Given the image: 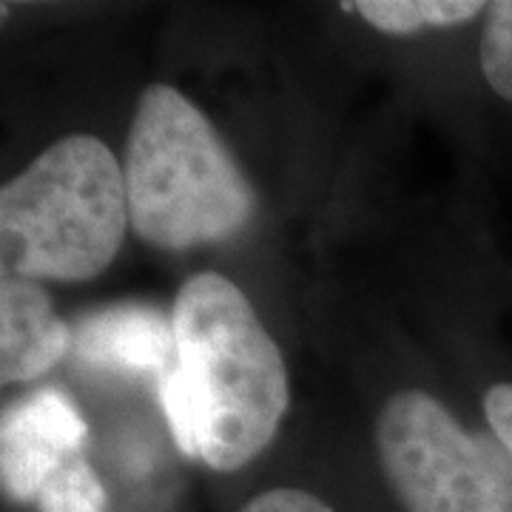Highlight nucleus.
<instances>
[{"label":"nucleus","instance_id":"1","mask_svg":"<svg viewBox=\"0 0 512 512\" xmlns=\"http://www.w3.org/2000/svg\"><path fill=\"white\" fill-rule=\"evenodd\" d=\"M177 359L160 404L185 456L231 473L254 461L288 413V370L254 305L228 276L185 279L171 308Z\"/></svg>","mask_w":512,"mask_h":512},{"label":"nucleus","instance_id":"2","mask_svg":"<svg viewBox=\"0 0 512 512\" xmlns=\"http://www.w3.org/2000/svg\"><path fill=\"white\" fill-rule=\"evenodd\" d=\"M123 177L131 228L163 251L222 242L254 217V188L234 154L208 117L165 83L146 86L137 100Z\"/></svg>","mask_w":512,"mask_h":512},{"label":"nucleus","instance_id":"3","mask_svg":"<svg viewBox=\"0 0 512 512\" xmlns=\"http://www.w3.org/2000/svg\"><path fill=\"white\" fill-rule=\"evenodd\" d=\"M128 225L120 160L92 134H69L0 191L3 274L94 279L114 262Z\"/></svg>","mask_w":512,"mask_h":512},{"label":"nucleus","instance_id":"4","mask_svg":"<svg viewBox=\"0 0 512 512\" xmlns=\"http://www.w3.org/2000/svg\"><path fill=\"white\" fill-rule=\"evenodd\" d=\"M376 453L407 512H512V453L430 393L404 390L376 421Z\"/></svg>","mask_w":512,"mask_h":512},{"label":"nucleus","instance_id":"5","mask_svg":"<svg viewBox=\"0 0 512 512\" xmlns=\"http://www.w3.org/2000/svg\"><path fill=\"white\" fill-rule=\"evenodd\" d=\"M89 424L69 393L43 387L9 404L0 421V478L9 498L35 504L63 461L83 453Z\"/></svg>","mask_w":512,"mask_h":512},{"label":"nucleus","instance_id":"6","mask_svg":"<svg viewBox=\"0 0 512 512\" xmlns=\"http://www.w3.org/2000/svg\"><path fill=\"white\" fill-rule=\"evenodd\" d=\"M72 353L83 365L163 376L177 359L171 313L151 305H111L86 313L74 322Z\"/></svg>","mask_w":512,"mask_h":512},{"label":"nucleus","instance_id":"7","mask_svg":"<svg viewBox=\"0 0 512 512\" xmlns=\"http://www.w3.org/2000/svg\"><path fill=\"white\" fill-rule=\"evenodd\" d=\"M72 350V328L52 308L35 279L6 276L0 282V382H32L46 376Z\"/></svg>","mask_w":512,"mask_h":512},{"label":"nucleus","instance_id":"8","mask_svg":"<svg viewBox=\"0 0 512 512\" xmlns=\"http://www.w3.org/2000/svg\"><path fill=\"white\" fill-rule=\"evenodd\" d=\"M490 3L478 0H356L345 3L384 35H416L427 26H458L481 18Z\"/></svg>","mask_w":512,"mask_h":512},{"label":"nucleus","instance_id":"9","mask_svg":"<svg viewBox=\"0 0 512 512\" xmlns=\"http://www.w3.org/2000/svg\"><path fill=\"white\" fill-rule=\"evenodd\" d=\"M37 512H106L109 495L83 453L63 461L35 498Z\"/></svg>","mask_w":512,"mask_h":512},{"label":"nucleus","instance_id":"10","mask_svg":"<svg viewBox=\"0 0 512 512\" xmlns=\"http://www.w3.org/2000/svg\"><path fill=\"white\" fill-rule=\"evenodd\" d=\"M478 66L490 92L512 106V0H495L487 6Z\"/></svg>","mask_w":512,"mask_h":512},{"label":"nucleus","instance_id":"11","mask_svg":"<svg viewBox=\"0 0 512 512\" xmlns=\"http://www.w3.org/2000/svg\"><path fill=\"white\" fill-rule=\"evenodd\" d=\"M481 410H484V424L512 453V373L487 384L481 396Z\"/></svg>","mask_w":512,"mask_h":512},{"label":"nucleus","instance_id":"12","mask_svg":"<svg viewBox=\"0 0 512 512\" xmlns=\"http://www.w3.org/2000/svg\"><path fill=\"white\" fill-rule=\"evenodd\" d=\"M239 512H333L308 490H296V487H274L265 493L254 495Z\"/></svg>","mask_w":512,"mask_h":512}]
</instances>
